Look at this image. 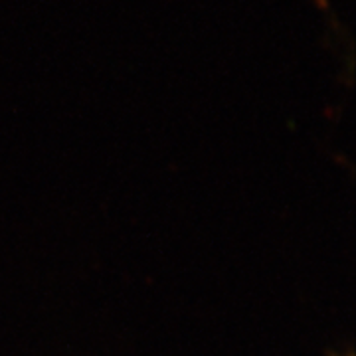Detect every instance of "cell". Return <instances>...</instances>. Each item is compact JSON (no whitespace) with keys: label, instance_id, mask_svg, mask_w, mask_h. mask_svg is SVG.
I'll list each match as a JSON object with an SVG mask.
<instances>
[{"label":"cell","instance_id":"cell-1","mask_svg":"<svg viewBox=\"0 0 356 356\" xmlns=\"http://www.w3.org/2000/svg\"><path fill=\"white\" fill-rule=\"evenodd\" d=\"M332 356V355H331ZM346 356H355V355H353V353H348V355H346Z\"/></svg>","mask_w":356,"mask_h":356}]
</instances>
